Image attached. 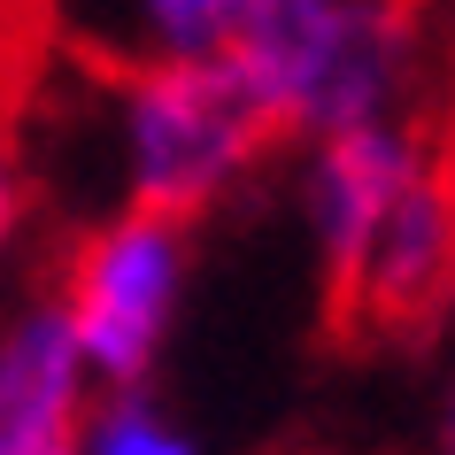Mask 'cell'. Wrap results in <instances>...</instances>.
Listing matches in <instances>:
<instances>
[{
    "label": "cell",
    "instance_id": "cell-1",
    "mask_svg": "<svg viewBox=\"0 0 455 455\" xmlns=\"http://www.w3.org/2000/svg\"><path fill=\"white\" fill-rule=\"evenodd\" d=\"M270 124L247 100V85L224 70V54L186 62H100V77L77 93L70 124H54V155L85 178H70L93 209H147V216H201L224 193L247 186L263 163Z\"/></svg>",
    "mask_w": 455,
    "mask_h": 455
},
{
    "label": "cell",
    "instance_id": "cell-2",
    "mask_svg": "<svg viewBox=\"0 0 455 455\" xmlns=\"http://www.w3.org/2000/svg\"><path fill=\"white\" fill-rule=\"evenodd\" d=\"M216 54L270 132L293 140L402 116L417 77V31L394 0H240Z\"/></svg>",
    "mask_w": 455,
    "mask_h": 455
},
{
    "label": "cell",
    "instance_id": "cell-3",
    "mask_svg": "<svg viewBox=\"0 0 455 455\" xmlns=\"http://www.w3.org/2000/svg\"><path fill=\"white\" fill-rule=\"evenodd\" d=\"M186 224L147 209H108L77 232L70 263H62V293L54 309L70 324L77 355L93 371V386H147V371L163 363L178 309H186Z\"/></svg>",
    "mask_w": 455,
    "mask_h": 455
},
{
    "label": "cell",
    "instance_id": "cell-4",
    "mask_svg": "<svg viewBox=\"0 0 455 455\" xmlns=\"http://www.w3.org/2000/svg\"><path fill=\"white\" fill-rule=\"evenodd\" d=\"M425 170H432V155L402 116L309 140V155H301V224H309V240H316V255H324L332 278L355 263V247L379 232V216Z\"/></svg>",
    "mask_w": 455,
    "mask_h": 455
},
{
    "label": "cell",
    "instance_id": "cell-5",
    "mask_svg": "<svg viewBox=\"0 0 455 455\" xmlns=\"http://www.w3.org/2000/svg\"><path fill=\"white\" fill-rule=\"evenodd\" d=\"M339 293L371 324H425L455 301V186L440 170H425L379 216V232L339 270Z\"/></svg>",
    "mask_w": 455,
    "mask_h": 455
},
{
    "label": "cell",
    "instance_id": "cell-6",
    "mask_svg": "<svg viewBox=\"0 0 455 455\" xmlns=\"http://www.w3.org/2000/svg\"><path fill=\"white\" fill-rule=\"evenodd\" d=\"M85 409H93V371L54 293L16 301L0 316V455H70Z\"/></svg>",
    "mask_w": 455,
    "mask_h": 455
},
{
    "label": "cell",
    "instance_id": "cell-7",
    "mask_svg": "<svg viewBox=\"0 0 455 455\" xmlns=\"http://www.w3.org/2000/svg\"><path fill=\"white\" fill-rule=\"evenodd\" d=\"M62 16L100 62H186L224 47L240 0H62Z\"/></svg>",
    "mask_w": 455,
    "mask_h": 455
},
{
    "label": "cell",
    "instance_id": "cell-8",
    "mask_svg": "<svg viewBox=\"0 0 455 455\" xmlns=\"http://www.w3.org/2000/svg\"><path fill=\"white\" fill-rule=\"evenodd\" d=\"M70 455H201V440H193L155 394L116 386V394H100V402L85 409Z\"/></svg>",
    "mask_w": 455,
    "mask_h": 455
},
{
    "label": "cell",
    "instance_id": "cell-9",
    "mask_svg": "<svg viewBox=\"0 0 455 455\" xmlns=\"http://www.w3.org/2000/svg\"><path fill=\"white\" fill-rule=\"evenodd\" d=\"M24 209H31V163H24V140H16L8 116H0V263H8L16 240H24Z\"/></svg>",
    "mask_w": 455,
    "mask_h": 455
},
{
    "label": "cell",
    "instance_id": "cell-10",
    "mask_svg": "<svg viewBox=\"0 0 455 455\" xmlns=\"http://www.w3.org/2000/svg\"><path fill=\"white\" fill-rule=\"evenodd\" d=\"M432 455H455V363H448V386H440V425H432Z\"/></svg>",
    "mask_w": 455,
    "mask_h": 455
}]
</instances>
